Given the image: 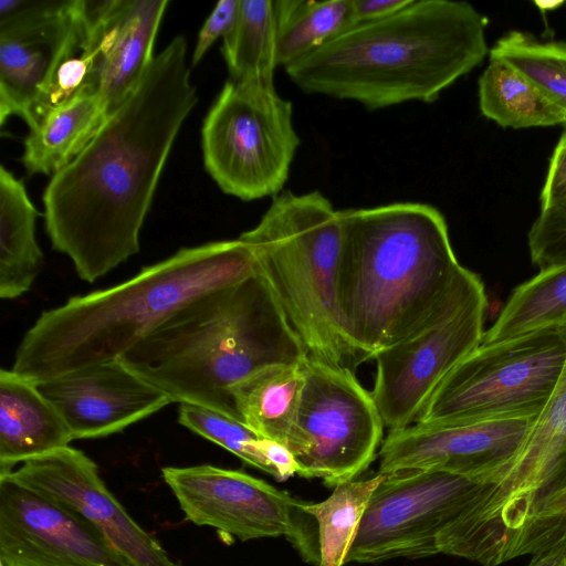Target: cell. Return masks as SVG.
I'll list each match as a JSON object with an SVG mask.
<instances>
[{
    "label": "cell",
    "instance_id": "cell-25",
    "mask_svg": "<svg viewBox=\"0 0 566 566\" xmlns=\"http://www.w3.org/2000/svg\"><path fill=\"white\" fill-rule=\"evenodd\" d=\"M481 113L502 127L566 126V111L530 77L509 63L490 57L479 78Z\"/></svg>",
    "mask_w": 566,
    "mask_h": 566
},
{
    "label": "cell",
    "instance_id": "cell-8",
    "mask_svg": "<svg viewBox=\"0 0 566 566\" xmlns=\"http://www.w3.org/2000/svg\"><path fill=\"white\" fill-rule=\"evenodd\" d=\"M300 144L292 103L274 85L228 80L201 130L206 170L243 201L283 191Z\"/></svg>",
    "mask_w": 566,
    "mask_h": 566
},
{
    "label": "cell",
    "instance_id": "cell-24",
    "mask_svg": "<svg viewBox=\"0 0 566 566\" xmlns=\"http://www.w3.org/2000/svg\"><path fill=\"white\" fill-rule=\"evenodd\" d=\"M108 119L98 95L80 97L56 109L24 140L22 163L30 174L54 175L69 165Z\"/></svg>",
    "mask_w": 566,
    "mask_h": 566
},
{
    "label": "cell",
    "instance_id": "cell-19",
    "mask_svg": "<svg viewBox=\"0 0 566 566\" xmlns=\"http://www.w3.org/2000/svg\"><path fill=\"white\" fill-rule=\"evenodd\" d=\"M114 0H75L69 32L35 98L23 115L30 130L49 115L87 95H98L105 24Z\"/></svg>",
    "mask_w": 566,
    "mask_h": 566
},
{
    "label": "cell",
    "instance_id": "cell-29",
    "mask_svg": "<svg viewBox=\"0 0 566 566\" xmlns=\"http://www.w3.org/2000/svg\"><path fill=\"white\" fill-rule=\"evenodd\" d=\"M381 478L377 473L367 480H353L335 486L322 502H301L300 509L317 522L318 566L346 564L368 502Z\"/></svg>",
    "mask_w": 566,
    "mask_h": 566
},
{
    "label": "cell",
    "instance_id": "cell-11",
    "mask_svg": "<svg viewBox=\"0 0 566 566\" xmlns=\"http://www.w3.org/2000/svg\"><path fill=\"white\" fill-rule=\"evenodd\" d=\"M482 281L417 332L379 352L371 392L389 431L416 422L447 375L483 339Z\"/></svg>",
    "mask_w": 566,
    "mask_h": 566
},
{
    "label": "cell",
    "instance_id": "cell-35",
    "mask_svg": "<svg viewBox=\"0 0 566 566\" xmlns=\"http://www.w3.org/2000/svg\"><path fill=\"white\" fill-rule=\"evenodd\" d=\"M409 2L410 0H352L354 24L385 19L405 8Z\"/></svg>",
    "mask_w": 566,
    "mask_h": 566
},
{
    "label": "cell",
    "instance_id": "cell-12",
    "mask_svg": "<svg viewBox=\"0 0 566 566\" xmlns=\"http://www.w3.org/2000/svg\"><path fill=\"white\" fill-rule=\"evenodd\" d=\"M161 474L191 523L243 542L284 536L306 562L318 566V544L304 525L302 501L287 492L210 464L166 467Z\"/></svg>",
    "mask_w": 566,
    "mask_h": 566
},
{
    "label": "cell",
    "instance_id": "cell-7",
    "mask_svg": "<svg viewBox=\"0 0 566 566\" xmlns=\"http://www.w3.org/2000/svg\"><path fill=\"white\" fill-rule=\"evenodd\" d=\"M566 360V324L480 344L442 380L416 422L453 424L537 417Z\"/></svg>",
    "mask_w": 566,
    "mask_h": 566
},
{
    "label": "cell",
    "instance_id": "cell-9",
    "mask_svg": "<svg viewBox=\"0 0 566 566\" xmlns=\"http://www.w3.org/2000/svg\"><path fill=\"white\" fill-rule=\"evenodd\" d=\"M384 428L371 392L354 371L312 358L305 361L301 399L285 443L297 475L334 488L355 480L378 455Z\"/></svg>",
    "mask_w": 566,
    "mask_h": 566
},
{
    "label": "cell",
    "instance_id": "cell-20",
    "mask_svg": "<svg viewBox=\"0 0 566 566\" xmlns=\"http://www.w3.org/2000/svg\"><path fill=\"white\" fill-rule=\"evenodd\" d=\"M167 0H114L104 38L98 96L108 117L143 78Z\"/></svg>",
    "mask_w": 566,
    "mask_h": 566
},
{
    "label": "cell",
    "instance_id": "cell-27",
    "mask_svg": "<svg viewBox=\"0 0 566 566\" xmlns=\"http://www.w3.org/2000/svg\"><path fill=\"white\" fill-rule=\"evenodd\" d=\"M276 63L285 69L354 24L352 0H275Z\"/></svg>",
    "mask_w": 566,
    "mask_h": 566
},
{
    "label": "cell",
    "instance_id": "cell-30",
    "mask_svg": "<svg viewBox=\"0 0 566 566\" xmlns=\"http://www.w3.org/2000/svg\"><path fill=\"white\" fill-rule=\"evenodd\" d=\"M489 53L525 74L566 111V41H541L524 31H510Z\"/></svg>",
    "mask_w": 566,
    "mask_h": 566
},
{
    "label": "cell",
    "instance_id": "cell-21",
    "mask_svg": "<svg viewBox=\"0 0 566 566\" xmlns=\"http://www.w3.org/2000/svg\"><path fill=\"white\" fill-rule=\"evenodd\" d=\"M73 436L35 382L0 370V475L18 463L70 446Z\"/></svg>",
    "mask_w": 566,
    "mask_h": 566
},
{
    "label": "cell",
    "instance_id": "cell-36",
    "mask_svg": "<svg viewBox=\"0 0 566 566\" xmlns=\"http://www.w3.org/2000/svg\"><path fill=\"white\" fill-rule=\"evenodd\" d=\"M532 556L527 566H566V530L558 541Z\"/></svg>",
    "mask_w": 566,
    "mask_h": 566
},
{
    "label": "cell",
    "instance_id": "cell-16",
    "mask_svg": "<svg viewBox=\"0 0 566 566\" xmlns=\"http://www.w3.org/2000/svg\"><path fill=\"white\" fill-rule=\"evenodd\" d=\"M489 496L523 524L538 525L566 512V360L528 439L495 478Z\"/></svg>",
    "mask_w": 566,
    "mask_h": 566
},
{
    "label": "cell",
    "instance_id": "cell-5",
    "mask_svg": "<svg viewBox=\"0 0 566 566\" xmlns=\"http://www.w3.org/2000/svg\"><path fill=\"white\" fill-rule=\"evenodd\" d=\"M307 358L259 272L190 303L119 360L171 402L240 420L234 385L265 366Z\"/></svg>",
    "mask_w": 566,
    "mask_h": 566
},
{
    "label": "cell",
    "instance_id": "cell-10",
    "mask_svg": "<svg viewBox=\"0 0 566 566\" xmlns=\"http://www.w3.org/2000/svg\"><path fill=\"white\" fill-rule=\"evenodd\" d=\"M381 475L346 563L439 554L440 533L490 481L441 470H408Z\"/></svg>",
    "mask_w": 566,
    "mask_h": 566
},
{
    "label": "cell",
    "instance_id": "cell-32",
    "mask_svg": "<svg viewBox=\"0 0 566 566\" xmlns=\"http://www.w3.org/2000/svg\"><path fill=\"white\" fill-rule=\"evenodd\" d=\"M527 239L532 262L541 271L566 264V201L542 209Z\"/></svg>",
    "mask_w": 566,
    "mask_h": 566
},
{
    "label": "cell",
    "instance_id": "cell-18",
    "mask_svg": "<svg viewBox=\"0 0 566 566\" xmlns=\"http://www.w3.org/2000/svg\"><path fill=\"white\" fill-rule=\"evenodd\" d=\"M75 0L0 1V124L23 117L69 32Z\"/></svg>",
    "mask_w": 566,
    "mask_h": 566
},
{
    "label": "cell",
    "instance_id": "cell-23",
    "mask_svg": "<svg viewBox=\"0 0 566 566\" xmlns=\"http://www.w3.org/2000/svg\"><path fill=\"white\" fill-rule=\"evenodd\" d=\"M305 361L265 366L231 388L240 420L260 437L285 447L301 399Z\"/></svg>",
    "mask_w": 566,
    "mask_h": 566
},
{
    "label": "cell",
    "instance_id": "cell-2",
    "mask_svg": "<svg viewBox=\"0 0 566 566\" xmlns=\"http://www.w3.org/2000/svg\"><path fill=\"white\" fill-rule=\"evenodd\" d=\"M339 211L337 303L359 364L417 332L481 282L458 262L436 207L394 202Z\"/></svg>",
    "mask_w": 566,
    "mask_h": 566
},
{
    "label": "cell",
    "instance_id": "cell-34",
    "mask_svg": "<svg viewBox=\"0 0 566 566\" xmlns=\"http://www.w3.org/2000/svg\"><path fill=\"white\" fill-rule=\"evenodd\" d=\"M539 200L541 210L566 201V126L551 157Z\"/></svg>",
    "mask_w": 566,
    "mask_h": 566
},
{
    "label": "cell",
    "instance_id": "cell-3",
    "mask_svg": "<svg viewBox=\"0 0 566 566\" xmlns=\"http://www.w3.org/2000/svg\"><path fill=\"white\" fill-rule=\"evenodd\" d=\"M256 273L255 255L239 238L184 248L120 284L43 312L12 370L38 384L117 360L190 303Z\"/></svg>",
    "mask_w": 566,
    "mask_h": 566
},
{
    "label": "cell",
    "instance_id": "cell-37",
    "mask_svg": "<svg viewBox=\"0 0 566 566\" xmlns=\"http://www.w3.org/2000/svg\"><path fill=\"white\" fill-rule=\"evenodd\" d=\"M0 566H4V565L0 563Z\"/></svg>",
    "mask_w": 566,
    "mask_h": 566
},
{
    "label": "cell",
    "instance_id": "cell-17",
    "mask_svg": "<svg viewBox=\"0 0 566 566\" xmlns=\"http://www.w3.org/2000/svg\"><path fill=\"white\" fill-rule=\"evenodd\" d=\"M36 386L60 412L74 440L120 432L171 403L119 359L84 367Z\"/></svg>",
    "mask_w": 566,
    "mask_h": 566
},
{
    "label": "cell",
    "instance_id": "cell-26",
    "mask_svg": "<svg viewBox=\"0 0 566 566\" xmlns=\"http://www.w3.org/2000/svg\"><path fill=\"white\" fill-rule=\"evenodd\" d=\"M229 78L238 83L274 85L276 17L273 0H240L237 20L222 39Z\"/></svg>",
    "mask_w": 566,
    "mask_h": 566
},
{
    "label": "cell",
    "instance_id": "cell-14",
    "mask_svg": "<svg viewBox=\"0 0 566 566\" xmlns=\"http://www.w3.org/2000/svg\"><path fill=\"white\" fill-rule=\"evenodd\" d=\"M537 417L453 424L415 422L388 431L378 451V473L441 470L492 480L518 455Z\"/></svg>",
    "mask_w": 566,
    "mask_h": 566
},
{
    "label": "cell",
    "instance_id": "cell-15",
    "mask_svg": "<svg viewBox=\"0 0 566 566\" xmlns=\"http://www.w3.org/2000/svg\"><path fill=\"white\" fill-rule=\"evenodd\" d=\"M0 563L4 566H132L64 506L0 476Z\"/></svg>",
    "mask_w": 566,
    "mask_h": 566
},
{
    "label": "cell",
    "instance_id": "cell-31",
    "mask_svg": "<svg viewBox=\"0 0 566 566\" xmlns=\"http://www.w3.org/2000/svg\"><path fill=\"white\" fill-rule=\"evenodd\" d=\"M178 422L272 475V469L262 452L265 438L241 420L206 407L179 403Z\"/></svg>",
    "mask_w": 566,
    "mask_h": 566
},
{
    "label": "cell",
    "instance_id": "cell-13",
    "mask_svg": "<svg viewBox=\"0 0 566 566\" xmlns=\"http://www.w3.org/2000/svg\"><path fill=\"white\" fill-rule=\"evenodd\" d=\"M2 475L75 513L132 566H179L129 516L83 451L66 446Z\"/></svg>",
    "mask_w": 566,
    "mask_h": 566
},
{
    "label": "cell",
    "instance_id": "cell-6",
    "mask_svg": "<svg viewBox=\"0 0 566 566\" xmlns=\"http://www.w3.org/2000/svg\"><path fill=\"white\" fill-rule=\"evenodd\" d=\"M239 239L253 251L308 358L355 373L360 364L345 336L336 292L340 211L317 190H284Z\"/></svg>",
    "mask_w": 566,
    "mask_h": 566
},
{
    "label": "cell",
    "instance_id": "cell-4",
    "mask_svg": "<svg viewBox=\"0 0 566 566\" xmlns=\"http://www.w3.org/2000/svg\"><path fill=\"white\" fill-rule=\"evenodd\" d=\"M486 23L468 2L410 0L385 19L353 25L284 71L306 94L369 111L431 103L483 62Z\"/></svg>",
    "mask_w": 566,
    "mask_h": 566
},
{
    "label": "cell",
    "instance_id": "cell-33",
    "mask_svg": "<svg viewBox=\"0 0 566 566\" xmlns=\"http://www.w3.org/2000/svg\"><path fill=\"white\" fill-rule=\"evenodd\" d=\"M240 0L219 1L199 31L191 64L197 65L211 45L224 38L232 29L239 11Z\"/></svg>",
    "mask_w": 566,
    "mask_h": 566
},
{
    "label": "cell",
    "instance_id": "cell-28",
    "mask_svg": "<svg viewBox=\"0 0 566 566\" xmlns=\"http://www.w3.org/2000/svg\"><path fill=\"white\" fill-rule=\"evenodd\" d=\"M566 324V264L539 271L510 295L481 344L516 338Z\"/></svg>",
    "mask_w": 566,
    "mask_h": 566
},
{
    "label": "cell",
    "instance_id": "cell-1",
    "mask_svg": "<svg viewBox=\"0 0 566 566\" xmlns=\"http://www.w3.org/2000/svg\"><path fill=\"white\" fill-rule=\"evenodd\" d=\"M187 40L176 35L87 146L43 193L52 247L90 283L139 251L165 163L197 103Z\"/></svg>",
    "mask_w": 566,
    "mask_h": 566
},
{
    "label": "cell",
    "instance_id": "cell-22",
    "mask_svg": "<svg viewBox=\"0 0 566 566\" xmlns=\"http://www.w3.org/2000/svg\"><path fill=\"white\" fill-rule=\"evenodd\" d=\"M36 209L24 185L0 167V297L29 291L44 264L35 239Z\"/></svg>",
    "mask_w": 566,
    "mask_h": 566
}]
</instances>
